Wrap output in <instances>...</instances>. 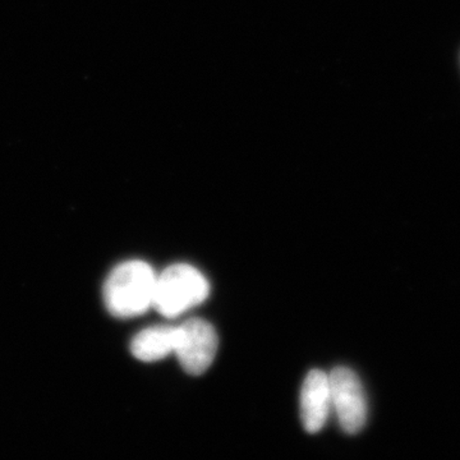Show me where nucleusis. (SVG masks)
<instances>
[{
  "label": "nucleus",
  "instance_id": "1",
  "mask_svg": "<svg viewBox=\"0 0 460 460\" xmlns=\"http://www.w3.org/2000/svg\"><path fill=\"white\" fill-rule=\"evenodd\" d=\"M155 283V272L148 263H120L105 281L104 301L109 313L120 319L146 313L153 307Z\"/></svg>",
  "mask_w": 460,
  "mask_h": 460
},
{
  "label": "nucleus",
  "instance_id": "2",
  "mask_svg": "<svg viewBox=\"0 0 460 460\" xmlns=\"http://www.w3.org/2000/svg\"><path fill=\"white\" fill-rule=\"evenodd\" d=\"M210 286L204 275L184 263L169 266L156 277L153 307L165 317H177L208 298Z\"/></svg>",
  "mask_w": 460,
  "mask_h": 460
},
{
  "label": "nucleus",
  "instance_id": "3",
  "mask_svg": "<svg viewBox=\"0 0 460 460\" xmlns=\"http://www.w3.org/2000/svg\"><path fill=\"white\" fill-rule=\"evenodd\" d=\"M217 332L202 319H190L177 328L174 353L181 368L192 376H199L210 367L217 352Z\"/></svg>",
  "mask_w": 460,
  "mask_h": 460
},
{
  "label": "nucleus",
  "instance_id": "4",
  "mask_svg": "<svg viewBox=\"0 0 460 460\" xmlns=\"http://www.w3.org/2000/svg\"><path fill=\"white\" fill-rule=\"evenodd\" d=\"M332 405L337 411L344 432L358 434L367 420V402L359 378L347 367H338L329 375Z\"/></svg>",
  "mask_w": 460,
  "mask_h": 460
},
{
  "label": "nucleus",
  "instance_id": "5",
  "mask_svg": "<svg viewBox=\"0 0 460 460\" xmlns=\"http://www.w3.org/2000/svg\"><path fill=\"white\" fill-rule=\"evenodd\" d=\"M332 407L330 380L325 372L313 370L305 378L301 392L302 425L308 434H316L325 425Z\"/></svg>",
  "mask_w": 460,
  "mask_h": 460
},
{
  "label": "nucleus",
  "instance_id": "6",
  "mask_svg": "<svg viewBox=\"0 0 460 460\" xmlns=\"http://www.w3.org/2000/svg\"><path fill=\"white\" fill-rule=\"evenodd\" d=\"M177 341V328L172 326H153L142 330L131 344L136 358L144 362H155L174 352Z\"/></svg>",
  "mask_w": 460,
  "mask_h": 460
}]
</instances>
